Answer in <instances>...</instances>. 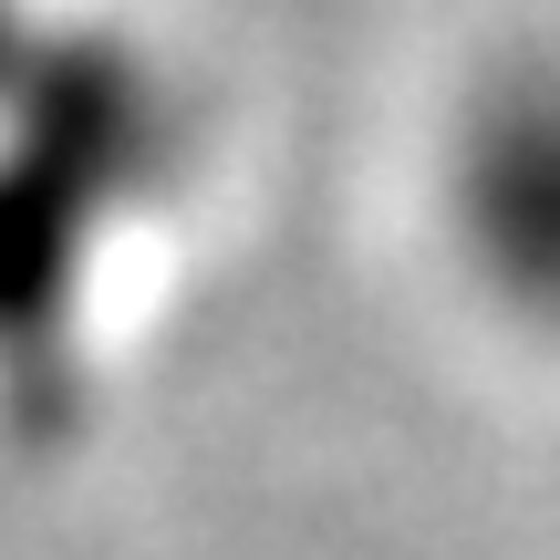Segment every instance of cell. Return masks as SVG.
I'll list each match as a JSON object with an SVG mask.
<instances>
[{"instance_id": "6da1fadb", "label": "cell", "mask_w": 560, "mask_h": 560, "mask_svg": "<svg viewBox=\"0 0 560 560\" xmlns=\"http://www.w3.org/2000/svg\"><path fill=\"white\" fill-rule=\"evenodd\" d=\"M446 208L478 291L520 322H560V62H520L467 104Z\"/></svg>"}]
</instances>
